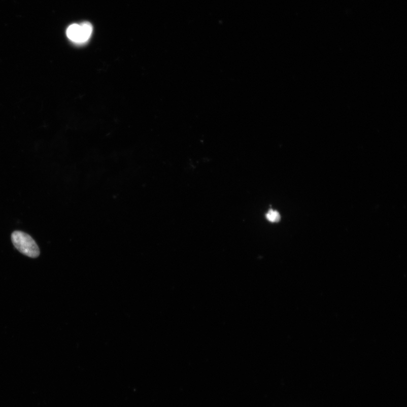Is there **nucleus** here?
I'll list each match as a JSON object with an SVG mask.
<instances>
[{
    "mask_svg": "<svg viewBox=\"0 0 407 407\" xmlns=\"http://www.w3.org/2000/svg\"><path fill=\"white\" fill-rule=\"evenodd\" d=\"M12 241L14 247L22 254L31 258L39 256L40 250L37 243L26 233L20 231L13 232Z\"/></svg>",
    "mask_w": 407,
    "mask_h": 407,
    "instance_id": "1",
    "label": "nucleus"
},
{
    "mask_svg": "<svg viewBox=\"0 0 407 407\" xmlns=\"http://www.w3.org/2000/svg\"><path fill=\"white\" fill-rule=\"evenodd\" d=\"M93 28L92 24L88 22L81 24H73L69 26L66 31L68 38L76 43H85L90 38Z\"/></svg>",
    "mask_w": 407,
    "mask_h": 407,
    "instance_id": "2",
    "label": "nucleus"
},
{
    "mask_svg": "<svg viewBox=\"0 0 407 407\" xmlns=\"http://www.w3.org/2000/svg\"><path fill=\"white\" fill-rule=\"evenodd\" d=\"M266 218L271 222H277L280 221L281 215L277 211L271 210L266 213Z\"/></svg>",
    "mask_w": 407,
    "mask_h": 407,
    "instance_id": "3",
    "label": "nucleus"
}]
</instances>
